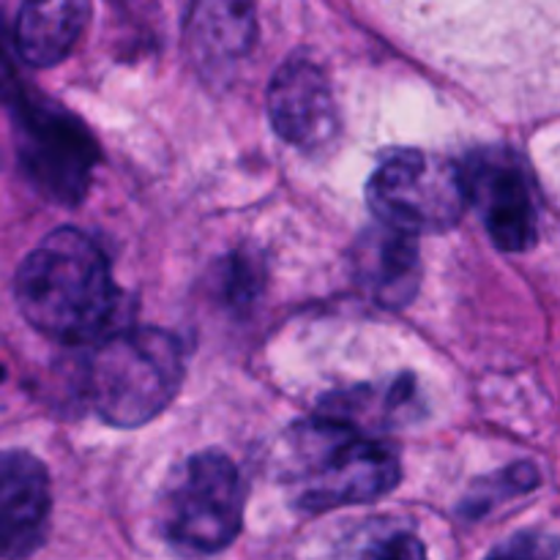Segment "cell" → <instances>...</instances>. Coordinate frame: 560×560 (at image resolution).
Segmentation results:
<instances>
[{
    "mask_svg": "<svg viewBox=\"0 0 560 560\" xmlns=\"http://www.w3.org/2000/svg\"><path fill=\"white\" fill-rule=\"evenodd\" d=\"M22 317L60 345L93 342L118 312L109 260L77 228H58L22 260L14 277Z\"/></svg>",
    "mask_w": 560,
    "mask_h": 560,
    "instance_id": "cell-1",
    "label": "cell"
},
{
    "mask_svg": "<svg viewBox=\"0 0 560 560\" xmlns=\"http://www.w3.org/2000/svg\"><path fill=\"white\" fill-rule=\"evenodd\" d=\"M279 474L290 503L301 512H331L381 501L402 479L397 452L334 416L317 413L288 432Z\"/></svg>",
    "mask_w": 560,
    "mask_h": 560,
    "instance_id": "cell-2",
    "label": "cell"
},
{
    "mask_svg": "<svg viewBox=\"0 0 560 560\" xmlns=\"http://www.w3.org/2000/svg\"><path fill=\"white\" fill-rule=\"evenodd\" d=\"M184 348L162 328L104 337L85 366V394L109 427L135 430L173 405L184 386Z\"/></svg>",
    "mask_w": 560,
    "mask_h": 560,
    "instance_id": "cell-3",
    "label": "cell"
},
{
    "mask_svg": "<svg viewBox=\"0 0 560 560\" xmlns=\"http://www.w3.org/2000/svg\"><path fill=\"white\" fill-rule=\"evenodd\" d=\"M244 501V481L233 459L200 452L170 474L159 498V530L180 552H222L241 534Z\"/></svg>",
    "mask_w": 560,
    "mask_h": 560,
    "instance_id": "cell-4",
    "label": "cell"
},
{
    "mask_svg": "<svg viewBox=\"0 0 560 560\" xmlns=\"http://www.w3.org/2000/svg\"><path fill=\"white\" fill-rule=\"evenodd\" d=\"M377 219L405 233H446L468 211L463 167L438 153L397 148L381 159L366 186Z\"/></svg>",
    "mask_w": 560,
    "mask_h": 560,
    "instance_id": "cell-5",
    "label": "cell"
},
{
    "mask_svg": "<svg viewBox=\"0 0 560 560\" xmlns=\"http://www.w3.org/2000/svg\"><path fill=\"white\" fill-rule=\"evenodd\" d=\"M16 153L22 170L52 202L77 206L85 197L98 148L91 131L55 104L14 98Z\"/></svg>",
    "mask_w": 560,
    "mask_h": 560,
    "instance_id": "cell-6",
    "label": "cell"
},
{
    "mask_svg": "<svg viewBox=\"0 0 560 560\" xmlns=\"http://www.w3.org/2000/svg\"><path fill=\"white\" fill-rule=\"evenodd\" d=\"M459 167L468 206L479 211L492 244L512 255L534 249L541 206L525 159L506 145H485Z\"/></svg>",
    "mask_w": 560,
    "mask_h": 560,
    "instance_id": "cell-7",
    "label": "cell"
},
{
    "mask_svg": "<svg viewBox=\"0 0 560 560\" xmlns=\"http://www.w3.org/2000/svg\"><path fill=\"white\" fill-rule=\"evenodd\" d=\"M273 131L306 153H320L339 135V113L328 74L304 55H293L268 85Z\"/></svg>",
    "mask_w": 560,
    "mask_h": 560,
    "instance_id": "cell-8",
    "label": "cell"
},
{
    "mask_svg": "<svg viewBox=\"0 0 560 560\" xmlns=\"http://www.w3.org/2000/svg\"><path fill=\"white\" fill-rule=\"evenodd\" d=\"M52 490L42 459L0 452V558L33 556L47 539Z\"/></svg>",
    "mask_w": 560,
    "mask_h": 560,
    "instance_id": "cell-9",
    "label": "cell"
},
{
    "mask_svg": "<svg viewBox=\"0 0 560 560\" xmlns=\"http://www.w3.org/2000/svg\"><path fill=\"white\" fill-rule=\"evenodd\" d=\"M257 38V0H191L186 49L206 80H230Z\"/></svg>",
    "mask_w": 560,
    "mask_h": 560,
    "instance_id": "cell-10",
    "label": "cell"
},
{
    "mask_svg": "<svg viewBox=\"0 0 560 560\" xmlns=\"http://www.w3.org/2000/svg\"><path fill=\"white\" fill-rule=\"evenodd\" d=\"M353 257L361 284L377 304L386 310H402L413 301L421 282L419 241L413 233L381 222L361 235Z\"/></svg>",
    "mask_w": 560,
    "mask_h": 560,
    "instance_id": "cell-11",
    "label": "cell"
},
{
    "mask_svg": "<svg viewBox=\"0 0 560 560\" xmlns=\"http://www.w3.org/2000/svg\"><path fill=\"white\" fill-rule=\"evenodd\" d=\"M93 0H22L14 47L25 63L49 69L71 55L91 22Z\"/></svg>",
    "mask_w": 560,
    "mask_h": 560,
    "instance_id": "cell-12",
    "label": "cell"
},
{
    "mask_svg": "<svg viewBox=\"0 0 560 560\" xmlns=\"http://www.w3.org/2000/svg\"><path fill=\"white\" fill-rule=\"evenodd\" d=\"M320 413L342 419L359 427H397L408 424L421 413L419 392L410 375H399L381 386H359L350 392L328 394L320 405Z\"/></svg>",
    "mask_w": 560,
    "mask_h": 560,
    "instance_id": "cell-13",
    "label": "cell"
},
{
    "mask_svg": "<svg viewBox=\"0 0 560 560\" xmlns=\"http://www.w3.org/2000/svg\"><path fill=\"white\" fill-rule=\"evenodd\" d=\"M348 556L364 558H421L424 545L413 534L402 528H394L386 523H372L361 528L359 536H353V545L345 547Z\"/></svg>",
    "mask_w": 560,
    "mask_h": 560,
    "instance_id": "cell-14",
    "label": "cell"
},
{
    "mask_svg": "<svg viewBox=\"0 0 560 560\" xmlns=\"http://www.w3.org/2000/svg\"><path fill=\"white\" fill-rule=\"evenodd\" d=\"M20 96V85H16V71L11 69V60L5 55L3 42H0V102H14Z\"/></svg>",
    "mask_w": 560,
    "mask_h": 560,
    "instance_id": "cell-15",
    "label": "cell"
},
{
    "mask_svg": "<svg viewBox=\"0 0 560 560\" xmlns=\"http://www.w3.org/2000/svg\"><path fill=\"white\" fill-rule=\"evenodd\" d=\"M3 375H5V372H3V366H0V381H3Z\"/></svg>",
    "mask_w": 560,
    "mask_h": 560,
    "instance_id": "cell-16",
    "label": "cell"
}]
</instances>
